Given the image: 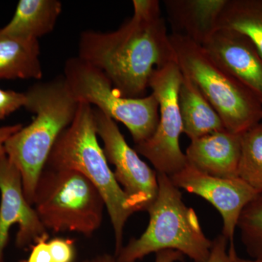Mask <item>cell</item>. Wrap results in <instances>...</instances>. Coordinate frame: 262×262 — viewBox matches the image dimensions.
I'll list each match as a JSON object with an SVG mask.
<instances>
[{
	"label": "cell",
	"mask_w": 262,
	"mask_h": 262,
	"mask_svg": "<svg viewBox=\"0 0 262 262\" xmlns=\"http://www.w3.org/2000/svg\"><path fill=\"white\" fill-rule=\"evenodd\" d=\"M218 28L244 34L262 57V0H227L219 18Z\"/></svg>",
	"instance_id": "ac0fdd59"
},
{
	"label": "cell",
	"mask_w": 262,
	"mask_h": 262,
	"mask_svg": "<svg viewBox=\"0 0 262 262\" xmlns=\"http://www.w3.org/2000/svg\"><path fill=\"white\" fill-rule=\"evenodd\" d=\"M46 167L75 170L97 188L113 225L116 256L123 247L125 224L134 211L98 143L94 108L91 105L79 103L75 119L58 137Z\"/></svg>",
	"instance_id": "3957f363"
},
{
	"label": "cell",
	"mask_w": 262,
	"mask_h": 262,
	"mask_svg": "<svg viewBox=\"0 0 262 262\" xmlns=\"http://www.w3.org/2000/svg\"><path fill=\"white\" fill-rule=\"evenodd\" d=\"M237 228L248 255L252 259L262 260V193L244 208Z\"/></svg>",
	"instance_id": "ffe728a7"
},
{
	"label": "cell",
	"mask_w": 262,
	"mask_h": 262,
	"mask_svg": "<svg viewBox=\"0 0 262 262\" xmlns=\"http://www.w3.org/2000/svg\"><path fill=\"white\" fill-rule=\"evenodd\" d=\"M25 94L24 107L35 114V118L10 136L5 149L20 172L24 194L33 206L39 177L58 137L75 119L79 102L70 94L63 77L35 84Z\"/></svg>",
	"instance_id": "7a4b0ae2"
},
{
	"label": "cell",
	"mask_w": 262,
	"mask_h": 262,
	"mask_svg": "<svg viewBox=\"0 0 262 262\" xmlns=\"http://www.w3.org/2000/svg\"><path fill=\"white\" fill-rule=\"evenodd\" d=\"M82 262H117L115 256L103 253V254L98 255L94 258H89Z\"/></svg>",
	"instance_id": "4316f807"
},
{
	"label": "cell",
	"mask_w": 262,
	"mask_h": 262,
	"mask_svg": "<svg viewBox=\"0 0 262 262\" xmlns=\"http://www.w3.org/2000/svg\"><path fill=\"white\" fill-rule=\"evenodd\" d=\"M241 134L218 131L191 141L185 155L188 165L221 178H237Z\"/></svg>",
	"instance_id": "4fadbf2b"
},
{
	"label": "cell",
	"mask_w": 262,
	"mask_h": 262,
	"mask_svg": "<svg viewBox=\"0 0 262 262\" xmlns=\"http://www.w3.org/2000/svg\"><path fill=\"white\" fill-rule=\"evenodd\" d=\"M134 15L110 32L85 31L79 58L102 71L124 97H144L153 72L176 62L158 0H134Z\"/></svg>",
	"instance_id": "6da1fadb"
},
{
	"label": "cell",
	"mask_w": 262,
	"mask_h": 262,
	"mask_svg": "<svg viewBox=\"0 0 262 262\" xmlns=\"http://www.w3.org/2000/svg\"><path fill=\"white\" fill-rule=\"evenodd\" d=\"M61 10L58 0H20L14 15L2 32L13 37L38 39L53 30Z\"/></svg>",
	"instance_id": "2e32d148"
},
{
	"label": "cell",
	"mask_w": 262,
	"mask_h": 262,
	"mask_svg": "<svg viewBox=\"0 0 262 262\" xmlns=\"http://www.w3.org/2000/svg\"><path fill=\"white\" fill-rule=\"evenodd\" d=\"M30 248L29 257L20 262H53L48 238L40 239Z\"/></svg>",
	"instance_id": "cb8c5ba5"
},
{
	"label": "cell",
	"mask_w": 262,
	"mask_h": 262,
	"mask_svg": "<svg viewBox=\"0 0 262 262\" xmlns=\"http://www.w3.org/2000/svg\"><path fill=\"white\" fill-rule=\"evenodd\" d=\"M184 255L173 250H164L156 253L155 262H177L183 261Z\"/></svg>",
	"instance_id": "484cf974"
},
{
	"label": "cell",
	"mask_w": 262,
	"mask_h": 262,
	"mask_svg": "<svg viewBox=\"0 0 262 262\" xmlns=\"http://www.w3.org/2000/svg\"><path fill=\"white\" fill-rule=\"evenodd\" d=\"M96 133L103 144L108 163L115 167V178L128 200L131 209L147 211L158 192V173L131 148L116 122L94 108Z\"/></svg>",
	"instance_id": "9c48e42d"
},
{
	"label": "cell",
	"mask_w": 262,
	"mask_h": 262,
	"mask_svg": "<svg viewBox=\"0 0 262 262\" xmlns=\"http://www.w3.org/2000/svg\"><path fill=\"white\" fill-rule=\"evenodd\" d=\"M23 127L20 124L0 127V159L6 157L5 145L8 139Z\"/></svg>",
	"instance_id": "d4e9b609"
},
{
	"label": "cell",
	"mask_w": 262,
	"mask_h": 262,
	"mask_svg": "<svg viewBox=\"0 0 262 262\" xmlns=\"http://www.w3.org/2000/svg\"><path fill=\"white\" fill-rule=\"evenodd\" d=\"M53 262H75V242L74 239L54 237L48 241Z\"/></svg>",
	"instance_id": "44dd1931"
},
{
	"label": "cell",
	"mask_w": 262,
	"mask_h": 262,
	"mask_svg": "<svg viewBox=\"0 0 262 262\" xmlns=\"http://www.w3.org/2000/svg\"><path fill=\"white\" fill-rule=\"evenodd\" d=\"M170 178L179 189L201 196L216 208L223 220L222 234L233 244L239 216L258 193L239 177H213L188 164Z\"/></svg>",
	"instance_id": "8fae6325"
},
{
	"label": "cell",
	"mask_w": 262,
	"mask_h": 262,
	"mask_svg": "<svg viewBox=\"0 0 262 262\" xmlns=\"http://www.w3.org/2000/svg\"><path fill=\"white\" fill-rule=\"evenodd\" d=\"M201 46L219 67L262 103V57L247 37L232 29L217 28Z\"/></svg>",
	"instance_id": "7c38bea8"
},
{
	"label": "cell",
	"mask_w": 262,
	"mask_h": 262,
	"mask_svg": "<svg viewBox=\"0 0 262 262\" xmlns=\"http://www.w3.org/2000/svg\"><path fill=\"white\" fill-rule=\"evenodd\" d=\"M182 78L177 61L153 72L149 88L159 103V122L154 134L144 142L135 144L134 149L152 164L157 173L169 177L187 165L179 142L183 123L178 96Z\"/></svg>",
	"instance_id": "ba28073f"
},
{
	"label": "cell",
	"mask_w": 262,
	"mask_h": 262,
	"mask_svg": "<svg viewBox=\"0 0 262 262\" xmlns=\"http://www.w3.org/2000/svg\"><path fill=\"white\" fill-rule=\"evenodd\" d=\"M158 195L148 209L146 230L123 246L115 256L117 262H136L164 250L179 251L194 262H206L213 241L205 235L195 211L186 206L170 177L158 173Z\"/></svg>",
	"instance_id": "277c9868"
},
{
	"label": "cell",
	"mask_w": 262,
	"mask_h": 262,
	"mask_svg": "<svg viewBox=\"0 0 262 262\" xmlns=\"http://www.w3.org/2000/svg\"><path fill=\"white\" fill-rule=\"evenodd\" d=\"M0 262H5L13 226H18L15 237L18 249L30 248L40 239H49V233L26 198L18 169L7 156L0 159Z\"/></svg>",
	"instance_id": "30bf717a"
},
{
	"label": "cell",
	"mask_w": 262,
	"mask_h": 262,
	"mask_svg": "<svg viewBox=\"0 0 262 262\" xmlns=\"http://www.w3.org/2000/svg\"><path fill=\"white\" fill-rule=\"evenodd\" d=\"M63 80L77 102L94 104L130 131L135 144L154 134L159 122V103L155 95L124 97L102 71L78 56L66 62Z\"/></svg>",
	"instance_id": "52a82bcc"
},
{
	"label": "cell",
	"mask_w": 262,
	"mask_h": 262,
	"mask_svg": "<svg viewBox=\"0 0 262 262\" xmlns=\"http://www.w3.org/2000/svg\"><path fill=\"white\" fill-rule=\"evenodd\" d=\"M26 102L27 96L25 94L0 89V120L22 106H25Z\"/></svg>",
	"instance_id": "603a6c76"
},
{
	"label": "cell",
	"mask_w": 262,
	"mask_h": 262,
	"mask_svg": "<svg viewBox=\"0 0 262 262\" xmlns=\"http://www.w3.org/2000/svg\"><path fill=\"white\" fill-rule=\"evenodd\" d=\"M227 0H165L173 34L202 46L218 28V20Z\"/></svg>",
	"instance_id": "5bb4252c"
},
{
	"label": "cell",
	"mask_w": 262,
	"mask_h": 262,
	"mask_svg": "<svg viewBox=\"0 0 262 262\" xmlns=\"http://www.w3.org/2000/svg\"><path fill=\"white\" fill-rule=\"evenodd\" d=\"M179 90V106L183 133L191 141L218 131L226 130L219 114L187 76L182 73Z\"/></svg>",
	"instance_id": "9a60e30c"
},
{
	"label": "cell",
	"mask_w": 262,
	"mask_h": 262,
	"mask_svg": "<svg viewBox=\"0 0 262 262\" xmlns=\"http://www.w3.org/2000/svg\"><path fill=\"white\" fill-rule=\"evenodd\" d=\"M170 39L179 69L211 103L226 130L242 134L262 121L261 101L219 67L201 46L173 33Z\"/></svg>",
	"instance_id": "5b68a950"
},
{
	"label": "cell",
	"mask_w": 262,
	"mask_h": 262,
	"mask_svg": "<svg viewBox=\"0 0 262 262\" xmlns=\"http://www.w3.org/2000/svg\"><path fill=\"white\" fill-rule=\"evenodd\" d=\"M212 241L211 253L206 262H236L237 255L234 243L229 244L227 249L229 241L223 234L217 236Z\"/></svg>",
	"instance_id": "7402d4cb"
},
{
	"label": "cell",
	"mask_w": 262,
	"mask_h": 262,
	"mask_svg": "<svg viewBox=\"0 0 262 262\" xmlns=\"http://www.w3.org/2000/svg\"><path fill=\"white\" fill-rule=\"evenodd\" d=\"M38 39H24L0 29V79H39L42 69Z\"/></svg>",
	"instance_id": "e0dca14e"
},
{
	"label": "cell",
	"mask_w": 262,
	"mask_h": 262,
	"mask_svg": "<svg viewBox=\"0 0 262 262\" xmlns=\"http://www.w3.org/2000/svg\"><path fill=\"white\" fill-rule=\"evenodd\" d=\"M33 206L48 231L91 237L102 224L105 202L92 182L78 172L46 167Z\"/></svg>",
	"instance_id": "8992f818"
},
{
	"label": "cell",
	"mask_w": 262,
	"mask_h": 262,
	"mask_svg": "<svg viewBox=\"0 0 262 262\" xmlns=\"http://www.w3.org/2000/svg\"><path fill=\"white\" fill-rule=\"evenodd\" d=\"M237 176L258 194L262 193V121L241 134Z\"/></svg>",
	"instance_id": "d6986e66"
},
{
	"label": "cell",
	"mask_w": 262,
	"mask_h": 262,
	"mask_svg": "<svg viewBox=\"0 0 262 262\" xmlns=\"http://www.w3.org/2000/svg\"><path fill=\"white\" fill-rule=\"evenodd\" d=\"M236 262H262L261 259H244V258H239L237 256Z\"/></svg>",
	"instance_id": "83f0119b"
}]
</instances>
